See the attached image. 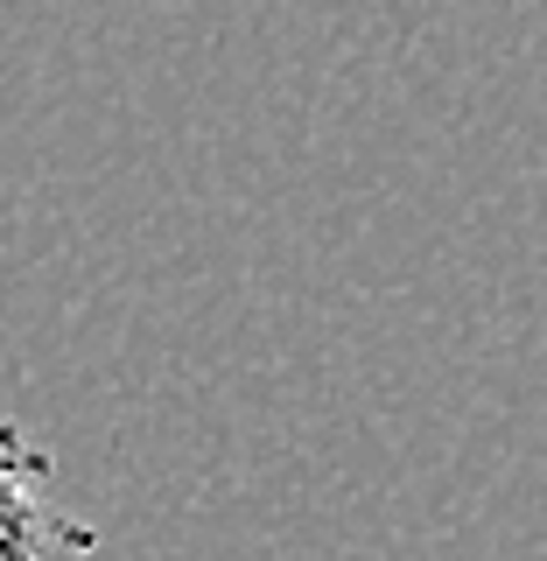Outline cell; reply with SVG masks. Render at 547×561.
<instances>
[{
    "label": "cell",
    "mask_w": 547,
    "mask_h": 561,
    "mask_svg": "<svg viewBox=\"0 0 547 561\" xmlns=\"http://www.w3.org/2000/svg\"><path fill=\"white\" fill-rule=\"evenodd\" d=\"M49 478H57V456L29 428L0 421V561H92L99 554V526L49 505Z\"/></svg>",
    "instance_id": "6da1fadb"
}]
</instances>
